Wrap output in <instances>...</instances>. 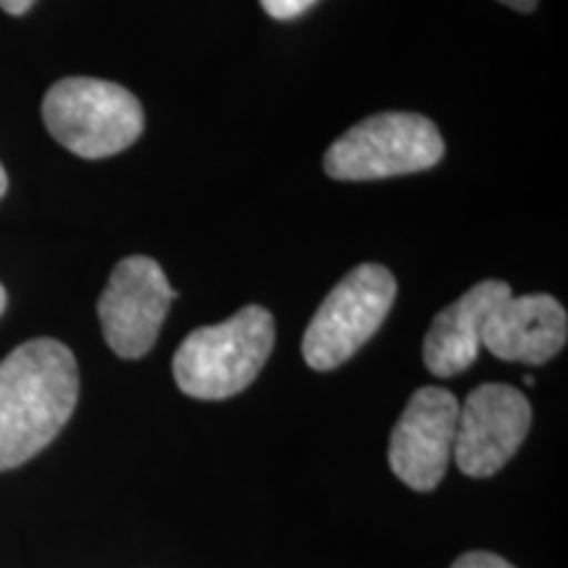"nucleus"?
<instances>
[{
	"instance_id": "f8f14e48",
	"label": "nucleus",
	"mask_w": 568,
	"mask_h": 568,
	"mask_svg": "<svg viewBox=\"0 0 568 568\" xmlns=\"http://www.w3.org/2000/svg\"><path fill=\"white\" fill-rule=\"evenodd\" d=\"M450 568H516L506 558L495 556V552H466Z\"/></svg>"
},
{
	"instance_id": "7ed1b4c3",
	"label": "nucleus",
	"mask_w": 568,
	"mask_h": 568,
	"mask_svg": "<svg viewBox=\"0 0 568 568\" xmlns=\"http://www.w3.org/2000/svg\"><path fill=\"white\" fill-rule=\"evenodd\" d=\"M42 122L80 159H109L126 151L145 126L138 98L116 82L67 77L45 92Z\"/></svg>"
},
{
	"instance_id": "f3484780",
	"label": "nucleus",
	"mask_w": 568,
	"mask_h": 568,
	"mask_svg": "<svg viewBox=\"0 0 568 568\" xmlns=\"http://www.w3.org/2000/svg\"><path fill=\"white\" fill-rule=\"evenodd\" d=\"M524 385H527V387H531V385H535V376H524Z\"/></svg>"
},
{
	"instance_id": "dca6fc26",
	"label": "nucleus",
	"mask_w": 568,
	"mask_h": 568,
	"mask_svg": "<svg viewBox=\"0 0 568 568\" xmlns=\"http://www.w3.org/2000/svg\"><path fill=\"white\" fill-rule=\"evenodd\" d=\"M6 303H9V295H6V287H3V284H0V316H3Z\"/></svg>"
},
{
	"instance_id": "39448f33",
	"label": "nucleus",
	"mask_w": 568,
	"mask_h": 568,
	"mask_svg": "<svg viewBox=\"0 0 568 568\" xmlns=\"http://www.w3.org/2000/svg\"><path fill=\"white\" fill-rule=\"evenodd\" d=\"M397 282L389 268L361 264L324 297L303 335V358L314 372H332L376 335L393 308Z\"/></svg>"
},
{
	"instance_id": "f257e3e1",
	"label": "nucleus",
	"mask_w": 568,
	"mask_h": 568,
	"mask_svg": "<svg viewBox=\"0 0 568 568\" xmlns=\"http://www.w3.org/2000/svg\"><path fill=\"white\" fill-rule=\"evenodd\" d=\"M80 368L59 339L38 337L0 361V471L45 450L74 414Z\"/></svg>"
},
{
	"instance_id": "20e7f679",
	"label": "nucleus",
	"mask_w": 568,
	"mask_h": 568,
	"mask_svg": "<svg viewBox=\"0 0 568 568\" xmlns=\"http://www.w3.org/2000/svg\"><path fill=\"white\" fill-rule=\"evenodd\" d=\"M445 155L443 134L422 113H376L343 138L324 155V172L332 180L364 182L424 172Z\"/></svg>"
},
{
	"instance_id": "9b49d317",
	"label": "nucleus",
	"mask_w": 568,
	"mask_h": 568,
	"mask_svg": "<svg viewBox=\"0 0 568 568\" xmlns=\"http://www.w3.org/2000/svg\"><path fill=\"white\" fill-rule=\"evenodd\" d=\"M314 3L316 0H261V6H264V11L268 13V17L280 19V21L303 17V13L308 11Z\"/></svg>"
},
{
	"instance_id": "f03ea898",
	"label": "nucleus",
	"mask_w": 568,
	"mask_h": 568,
	"mask_svg": "<svg viewBox=\"0 0 568 568\" xmlns=\"http://www.w3.org/2000/svg\"><path fill=\"white\" fill-rule=\"evenodd\" d=\"M274 316L245 305L222 324L201 326L174 353V382L197 400H226L253 385L274 351Z\"/></svg>"
},
{
	"instance_id": "423d86ee",
	"label": "nucleus",
	"mask_w": 568,
	"mask_h": 568,
	"mask_svg": "<svg viewBox=\"0 0 568 568\" xmlns=\"http://www.w3.org/2000/svg\"><path fill=\"white\" fill-rule=\"evenodd\" d=\"M176 293L163 268L148 255L119 261L105 284L98 316L109 347L122 358H142L159 339Z\"/></svg>"
},
{
	"instance_id": "9d476101",
	"label": "nucleus",
	"mask_w": 568,
	"mask_h": 568,
	"mask_svg": "<svg viewBox=\"0 0 568 568\" xmlns=\"http://www.w3.org/2000/svg\"><path fill=\"white\" fill-rule=\"evenodd\" d=\"M508 282L485 280L474 284L456 303L439 311L424 337V364L435 376L450 379L477 364L481 351V329L487 316L510 297Z\"/></svg>"
},
{
	"instance_id": "ddd939ff",
	"label": "nucleus",
	"mask_w": 568,
	"mask_h": 568,
	"mask_svg": "<svg viewBox=\"0 0 568 568\" xmlns=\"http://www.w3.org/2000/svg\"><path fill=\"white\" fill-rule=\"evenodd\" d=\"M34 0H0V9L6 13H11V17H21V13H27L32 9Z\"/></svg>"
},
{
	"instance_id": "4468645a",
	"label": "nucleus",
	"mask_w": 568,
	"mask_h": 568,
	"mask_svg": "<svg viewBox=\"0 0 568 568\" xmlns=\"http://www.w3.org/2000/svg\"><path fill=\"white\" fill-rule=\"evenodd\" d=\"M500 3L508 6V9L521 11V13H529V11L537 9V0H500Z\"/></svg>"
},
{
	"instance_id": "0eeeda50",
	"label": "nucleus",
	"mask_w": 568,
	"mask_h": 568,
	"mask_svg": "<svg viewBox=\"0 0 568 568\" xmlns=\"http://www.w3.org/2000/svg\"><path fill=\"white\" fill-rule=\"evenodd\" d=\"M529 400L508 385H481L458 408L453 458L466 477L487 479L500 471L529 435Z\"/></svg>"
},
{
	"instance_id": "6e6552de",
	"label": "nucleus",
	"mask_w": 568,
	"mask_h": 568,
	"mask_svg": "<svg viewBox=\"0 0 568 568\" xmlns=\"http://www.w3.org/2000/svg\"><path fill=\"white\" fill-rule=\"evenodd\" d=\"M458 397L443 387H422L408 400L389 437V468L403 485L429 493L443 481L453 458Z\"/></svg>"
},
{
	"instance_id": "1a4fd4ad",
	"label": "nucleus",
	"mask_w": 568,
	"mask_h": 568,
	"mask_svg": "<svg viewBox=\"0 0 568 568\" xmlns=\"http://www.w3.org/2000/svg\"><path fill=\"white\" fill-rule=\"evenodd\" d=\"M568 339L566 308L552 295H510L481 329V347L495 358L542 366L564 351Z\"/></svg>"
},
{
	"instance_id": "2eb2a0df",
	"label": "nucleus",
	"mask_w": 568,
	"mask_h": 568,
	"mask_svg": "<svg viewBox=\"0 0 568 568\" xmlns=\"http://www.w3.org/2000/svg\"><path fill=\"white\" fill-rule=\"evenodd\" d=\"M6 190H9V174H6V169L0 166V197L6 195Z\"/></svg>"
}]
</instances>
